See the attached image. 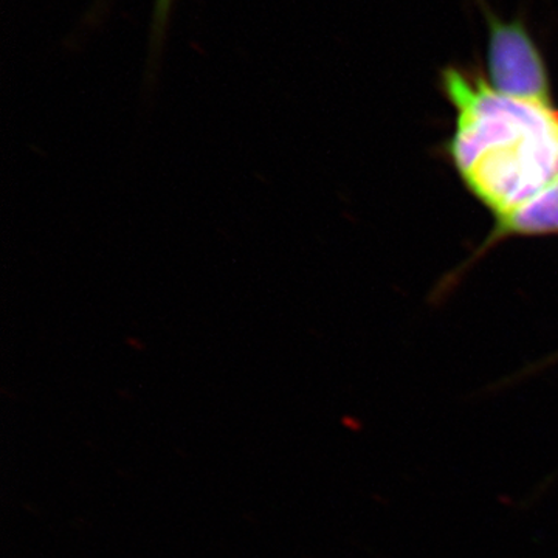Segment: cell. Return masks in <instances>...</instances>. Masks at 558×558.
Returning a JSON list of instances; mask_svg holds the SVG:
<instances>
[{"mask_svg":"<svg viewBox=\"0 0 558 558\" xmlns=\"http://www.w3.org/2000/svg\"><path fill=\"white\" fill-rule=\"evenodd\" d=\"M442 87L457 109L454 167L487 208L508 215L558 180V110L499 94L478 73L449 68Z\"/></svg>","mask_w":558,"mask_h":558,"instance_id":"1","label":"cell"},{"mask_svg":"<svg viewBox=\"0 0 558 558\" xmlns=\"http://www.w3.org/2000/svg\"><path fill=\"white\" fill-rule=\"evenodd\" d=\"M558 233V180L531 201L497 218L498 236Z\"/></svg>","mask_w":558,"mask_h":558,"instance_id":"3","label":"cell"},{"mask_svg":"<svg viewBox=\"0 0 558 558\" xmlns=\"http://www.w3.org/2000/svg\"><path fill=\"white\" fill-rule=\"evenodd\" d=\"M172 0H156V9H154V31L157 35L163 33L168 17H170Z\"/></svg>","mask_w":558,"mask_h":558,"instance_id":"4","label":"cell"},{"mask_svg":"<svg viewBox=\"0 0 558 558\" xmlns=\"http://www.w3.org/2000/svg\"><path fill=\"white\" fill-rule=\"evenodd\" d=\"M486 17L490 86L520 100L553 102L548 69L523 22L499 20L487 9Z\"/></svg>","mask_w":558,"mask_h":558,"instance_id":"2","label":"cell"}]
</instances>
